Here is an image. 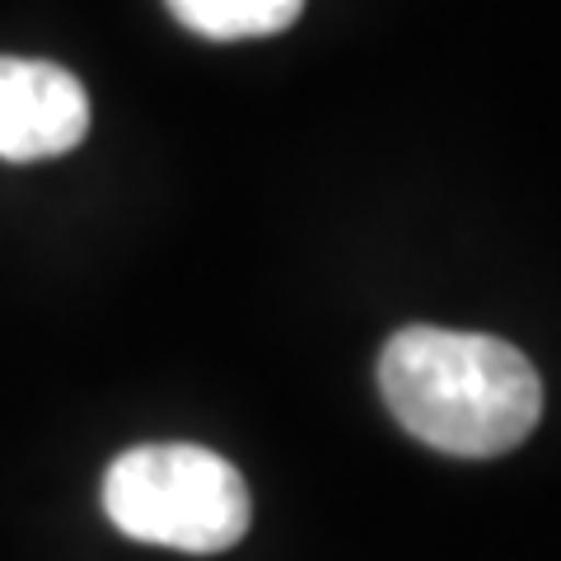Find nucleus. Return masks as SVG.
I'll return each mask as SVG.
<instances>
[{"mask_svg":"<svg viewBox=\"0 0 561 561\" xmlns=\"http://www.w3.org/2000/svg\"><path fill=\"white\" fill-rule=\"evenodd\" d=\"M379 393L421 445L454 459L511 454L542 416V379L519 346L431 323L389 337Z\"/></svg>","mask_w":561,"mask_h":561,"instance_id":"nucleus-1","label":"nucleus"},{"mask_svg":"<svg viewBox=\"0 0 561 561\" xmlns=\"http://www.w3.org/2000/svg\"><path fill=\"white\" fill-rule=\"evenodd\" d=\"M113 529L154 548L210 557L249 534L253 496L243 472L202 445H136L103 478Z\"/></svg>","mask_w":561,"mask_h":561,"instance_id":"nucleus-2","label":"nucleus"},{"mask_svg":"<svg viewBox=\"0 0 561 561\" xmlns=\"http://www.w3.org/2000/svg\"><path fill=\"white\" fill-rule=\"evenodd\" d=\"M84 131L90 94L66 66L0 57V160H57L80 146Z\"/></svg>","mask_w":561,"mask_h":561,"instance_id":"nucleus-3","label":"nucleus"},{"mask_svg":"<svg viewBox=\"0 0 561 561\" xmlns=\"http://www.w3.org/2000/svg\"><path fill=\"white\" fill-rule=\"evenodd\" d=\"M183 28L202 33L210 43L272 38L300 20L305 0H164Z\"/></svg>","mask_w":561,"mask_h":561,"instance_id":"nucleus-4","label":"nucleus"}]
</instances>
